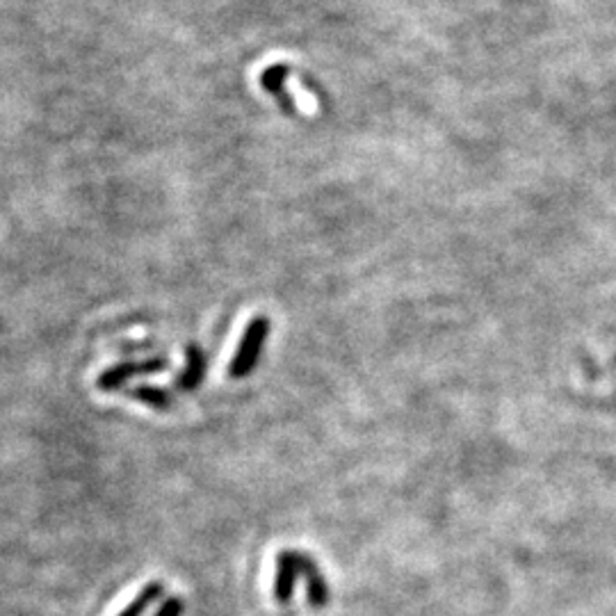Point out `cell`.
Segmentation results:
<instances>
[{"instance_id":"obj_1","label":"cell","mask_w":616,"mask_h":616,"mask_svg":"<svg viewBox=\"0 0 616 616\" xmlns=\"http://www.w3.org/2000/svg\"><path fill=\"white\" fill-rule=\"evenodd\" d=\"M267 336H270V320H267L265 315H258V318L247 324L245 334H242V340L238 345V352H235L229 366V375L233 379L249 377L251 372H254L258 359H261V350Z\"/></svg>"},{"instance_id":"obj_2","label":"cell","mask_w":616,"mask_h":616,"mask_svg":"<svg viewBox=\"0 0 616 616\" xmlns=\"http://www.w3.org/2000/svg\"><path fill=\"white\" fill-rule=\"evenodd\" d=\"M167 368V359H147V361H126L117 363V366H110L108 370H103L99 379H96V386L103 393H115L124 386L128 379L133 377H144V375H158Z\"/></svg>"},{"instance_id":"obj_3","label":"cell","mask_w":616,"mask_h":616,"mask_svg":"<svg viewBox=\"0 0 616 616\" xmlns=\"http://www.w3.org/2000/svg\"><path fill=\"white\" fill-rule=\"evenodd\" d=\"M295 562H297L299 575H302V578L306 580L308 603H311V607H315V610H320V607H324V605L329 603L327 580H324V575L320 573L318 564H315L308 555L297 553V550H295Z\"/></svg>"},{"instance_id":"obj_4","label":"cell","mask_w":616,"mask_h":616,"mask_svg":"<svg viewBox=\"0 0 616 616\" xmlns=\"http://www.w3.org/2000/svg\"><path fill=\"white\" fill-rule=\"evenodd\" d=\"M206 377V354L197 343H190L185 350V368L176 379V388L183 393L197 391Z\"/></svg>"},{"instance_id":"obj_5","label":"cell","mask_w":616,"mask_h":616,"mask_svg":"<svg viewBox=\"0 0 616 616\" xmlns=\"http://www.w3.org/2000/svg\"><path fill=\"white\" fill-rule=\"evenodd\" d=\"M290 71L293 69H290L288 64H272V67H267L261 74V85L274 96V99L279 101V105L288 112V115H295L297 108L286 89V80L290 76Z\"/></svg>"},{"instance_id":"obj_6","label":"cell","mask_w":616,"mask_h":616,"mask_svg":"<svg viewBox=\"0 0 616 616\" xmlns=\"http://www.w3.org/2000/svg\"><path fill=\"white\" fill-rule=\"evenodd\" d=\"M299 578L295 550H281L277 557V578H274V596L279 603H288L293 598L295 582Z\"/></svg>"},{"instance_id":"obj_7","label":"cell","mask_w":616,"mask_h":616,"mask_svg":"<svg viewBox=\"0 0 616 616\" xmlns=\"http://www.w3.org/2000/svg\"><path fill=\"white\" fill-rule=\"evenodd\" d=\"M131 397H135V400H140L144 404H149L151 409H158V411H169L174 404V395L167 391V388H160V386H151V384H140L135 388H128L126 391Z\"/></svg>"},{"instance_id":"obj_8","label":"cell","mask_w":616,"mask_h":616,"mask_svg":"<svg viewBox=\"0 0 616 616\" xmlns=\"http://www.w3.org/2000/svg\"><path fill=\"white\" fill-rule=\"evenodd\" d=\"M162 594H165V585H162V582H149V585L144 587L131 603H128L126 610L119 616H144V612H147L149 607H153L160 601Z\"/></svg>"},{"instance_id":"obj_9","label":"cell","mask_w":616,"mask_h":616,"mask_svg":"<svg viewBox=\"0 0 616 616\" xmlns=\"http://www.w3.org/2000/svg\"><path fill=\"white\" fill-rule=\"evenodd\" d=\"M183 610H185L183 601H181V598L174 596V598H167V601L158 607L156 614H153V616H183Z\"/></svg>"}]
</instances>
